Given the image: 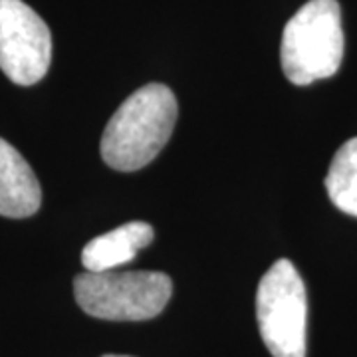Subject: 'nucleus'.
Instances as JSON below:
<instances>
[{"label":"nucleus","mask_w":357,"mask_h":357,"mask_svg":"<svg viewBox=\"0 0 357 357\" xmlns=\"http://www.w3.org/2000/svg\"><path fill=\"white\" fill-rule=\"evenodd\" d=\"M326 189L340 211L357 217V137L345 141L333 155Z\"/></svg>","instance_id":"8"},{"label":"nucleus","mask_w":357,"mask_h":357,"mask_svg":"<svg viewBox=\"0 0 357 357\" xmlns=\"http://www.w3.org/2000/svg\"><path fill=\"white\" fill-rule=\"evenodd\" d=\"M151 225L133 220L93 238L82 250V264L88 272H107L131 262L139 250L153 243Z\"/></svg>","instance_id":"7"},{"label":"nucleus","mask_w":357,"mask_h":357,"mask_svg":"<svg viewBox=\"0 0 357 357\" xmlns=\"http://www.w3.org/2000/svg\"><path fill=\"white\" fill-rule=\"evenodd\" d=\"M42 203V189L32 167L8 141L0 139V215L32 217Z\"/></svg>","instance_id":"6"},{"label":"nucleus","mask_w":357,"mask_h":357,"mask_svg":"<svg viewBox=\"0 0 357 357\" xmlns=\"http://www.w3.org/2000/svg\"><path fill=\"white\" fill-rule=\"evenodd\" d=\"M175 121V93L163 84L143 86L107 121L100 145L103 161L126 173L149 165L165 147Z\"/></svg>","instance_id":"1"},{"label":"nucleus","mask_w":357,"mask_h":357,"mask_svg":"<svg viewBox=\"0 0 357 357\" xmlns=\"http://www.w3.org/2000/svg\"><path fill=\"white\" fill-rule=\"evenodd\" d=\"M52 34L46 22L22 0H0V70L18 86L46 76Z\"/></svg>","instance_id":"5"},{"label":"nucleus","mask_w":357,"mask_h":357,"mask_svg":"<svg viewBox=\"0 0 357 357\" xmlns=\"http://www.w3.org/2000/svg\"><path fill=\"white\" fill-rule=\"evenodd\" d=\"M306 286L290 260H276L256 290V319L274 357H306Z\"/></svg>","instance_id":"4"},{"label":"nucleus","mask_w":357,"mask_h":357,"mask_svg":"<svg viewBox=\"0 0 357 357\" xmlns=\"http://www.w3.org/2000/svg\"><path fill=\"white\" fill-rule=\"evenodd\" d=\"M103 357H129V356H103Z\"/></svg>","instance_id":"9"},{"label":"nucleus","mask_w":357,"mask_h":357,"mask_svg":"<svg viewBox=\"0 0 357 357\" xmlns=\"http://www.w3.org/2000/svg\"><path fill=\"white\" fill-rule=\"evenodd\" d=\"M344 46L337 0H310L284 26L282 70L296 86L332 77L342 66Z\"/></svg>","instance_id":"2"},{"label":"nucleus","mask_w":357,"mask_h":357,"mask_svg":"<svg viewBox=\"0 0 357 357\" xmlns=\"http://www.w3.org/2000/svg\"><path fill=\"white\" fill-rule=\"evenodd\" d=\"M77 306L112 321H141L159 316L173 294L163 272H82L74 280Z\"/></svg>","instance_id":"3"}]
</instances>
